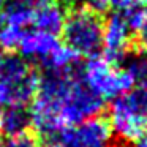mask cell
<instances>
[{
    "label": "cell",
    "mask_w": 147,
    "mask_h": 147,
    "mask_svg": "<svg viewBox=\"0 0 147 147\" xmlns=\"http://www.w3.org/2000/svg\"><path fill=\"white\" fill-rule=\"evenodd\" d=\"M38 76L33 67L19 54L0 52V103L27 106L36 93Z\"/></svg>",
    "instance_id": "obj_1"
},
{
    "label": "cell",
    "mask_w": 147,
    "mask_h": 147,
    "mask_svg": "<svg viewBox=\"0 0 147 147\" xmlns=\"http://www.w3.org/2000/svg\"><path fill=\"white\" fill-rule=\"evenodd\" d=\"M109 127L123 142H134L147 131V87H136L112 100Z\"/></svg>",
    "instance_id": "obj_2"
},
{
    "label": "cell",
    "mask_w": 147,
    "mask_h": 147,
    "mask_svg": "<svg viewBox=\"0 0 147 147\" xmlns=\"http://www.w3.org/2000/svg\"><path fill=\"white\" fill-rule=\"evenodd\" d=\"M103 19L89 8H76L67 14L62 35L65 46L74 54L84 57H96L103 41Z\"/></svg>",
    "instance_id": "obj_3"
},
{
    "label": "cell",
    "mask_w": 147,
    "mask_h": 147,
    "mask_svg": "<svg viewBox=\"0 0 147 147\" xmlns=\"http://www.w3.org/2000/svg\"><path fill=\"white\" fill-rule=\"evenodd\" d=\"M81 78H82L84 84L103 101L114 100L133 90L134 87L127 71L115 68L103 57L90 59L84 67V70L81 71Z\"/></svg>",
    "instance_id": "obj_4"
},
{
    "label": "cell",
    "mask_w": 147,
    "mask_h": 147,
    "mask_svg": "<svg viewBox=\"0 0 147 147\" xmlns=\"http://www.w3.org/2000/svg\"><path fill=\"white\" fill-rule=\"evenodd\" d=\"M103 111V100L96 96L84 84L81 73L73 78L60 103V119L65 127L81 123L84 120L98 117Z\"/></svg>",
    "instance_id": "obj_5"
},
{
    "label": "cell",
    "mask_w": 147,
    "mask_h": 147,
    "mask_svg": "<svg viewBox=\"0 0 147 147\" xmlns=\"http://www.w3.org/2000/svg\"><path fill=\"white\" fill-rule=\"evenodd\" d=\"M57 138L62 147H108L112 141V131L108 120L93 117L65 127Z\"/></svg>",
    "instance_id": "obj_6"
},
{
    "label": "cell",
    "mask_w": 147,
    "mask_h": 147,
    "mask_svg": "<svg viewBox=\"0 0 147 147\" xmlns=\"http://www.w3.org/2000/svg\"><path fill=\"white\" fill-rule=\"evenodd\" d=\"M131 30L127 26L122 14H112L103 24V59L109 63L115 65L127 59V54L131 48Z\"/></svg>",
    "instance_id": "obj_7"
},
{
    "label": "cell",
    "mask_w": 147,
    "mask_h": 147,
    "mask_svg": "<svg viewBox=\"0 0 147 147\" xmlns=\"http://www.w3.org/2000/svg\"><path fill=\"white\" fill-rule=\"evenodd\" d=\"M59 46H60V43H59L57 36L41 32V30H30L22 35L18 49L21 52L19 55L26 60L32 59V60L43 63Z\"/></svg>",
    "instance_id": "obj_8"
},
{
    "label": "cell",
    "mask_w": 147,
    "mask_h": 147,
    "mask_svg": "<svg viewBox=\"0 0 147 147\" xmlns=\"http://www.w3.org/2000/svg\"><path fill=\"white\" fill-rule=\"evenodd\" d=\"M65 18L67 14L63 8L55 0H40L33 13L32 24L35 26V30H41V32L57 36L62 32Z\"/></svg>",
    "instance_id": "obj_9"
},
{
    "label": "cell",
    "mask_w": 147,
    "mask_h": 147,
    "mask_svg": "<svg viewBox=\"0 0 147 147\" xmlns=\"http://www.w3.org/2000/svg\"><path fill=\"white\" fill-rule=\"evenodd\" d=\"M38 3L40 0H11L10 3H5V8L0 13V26L26 32L33 21V13Z\"/></svg>",
    "instance_id": "obj_10"
},
{
    "label": "cell",
    "mask_w": 147,
    "mask_h": 147,
    "mask_svg": "<svg viewBox=\"0 0 147 147\" xmlns=\"http://www.w3.org/2000/svg\"><path fill=\"white\" fill-rule=\"evenodd\" d=\"M32 128L30 111L26 106H7L0 117V131L3 136H18L29 133Z\"/></svg>",
    "instance_id": "obj_11"
},
{
    "label": "cell",
    "mask_w": 147,
    "mask_h": 147,
    "mask_svg": "<svg viewBox=\"0 0 147 147\" xmlns=\"http://www.w3.org/2000/svg\"><path fill=\"white\" fill-rule=\"evenodd\" d=\"M133 81L134 87H147V54L139 52L133 55L125 68Z\"/></svg>",
    "instance_id": "obj_12"
},
{
    "label": "cell",
    "mask_w": 147,
    "mask_h": 147,
    "mask_svg": "<svg viewBox=\"0 0 147 147\" xmlns=\"http://www.w3.org/2000/svg\"><path fill=\"white\" fill-rule=\"evenodd\" d=\"M0 147H40L35 134L24 133L18 136H0Z\"/></svg>",
    "instance_id": "obj_13"
},
{
    "label": "cell",
    "mask_w": 147,
    "mask_h": 147,
    "mask_svg": "<svg viewBox=\"0 0 147 147\" xmlns=\"http://www.w3.org/2000/svg\"><path fill=\"white\" fill-rule=\"evenodd\" d=\"M86 8L100 14L108 8H111V5H109V0H86Z\"/></svg>",
    "instance_id": "obj_14"
},
{
    "label": "cell",
    "mask_w": 147,
    "mask_h": 147,
    "mask_svg": "<svg viewBox=\"0 0 147 147\" xmlns=\"http://www.w3.org/2000/svg\"><path fill=\"white\" fill-rule=\"evenodd\" d=\"M138 45H139L141 52L147 54V22L144 24V27L138 32Z\"/></svg>",
    "instance_id": "obj_15"
},
{
    "label": "cell",
    "mask_w": 147,
    "mask_h": 147,
    "mask_svg": "<svg viewBox=\"0 0 147 147\" xmlns=\"http://www.w3.org/2000/svg\"><path fill=\"white\" fill-rule=\"evenodd\" d=\"M133 147H147V131L133 142Z\"/></svg>",
    "instance_id": "obj_16"
},
{
    "label": "cell",
    "mask_w": 147,
    "mask_h": 147,
    "mask_svg": "<svg viewBox=\"0 0 147 147\" xmlns=\"http://www.w3.org/2000/svg\"><path fill=\"white\" fill-rule=\"evenodd\" d=\"M3 8H5V0H0V13H2Z\"/></svg>",
    "instance_id": "obj_17"
},
{
    "label": "cell",
    "mask_w": 147,
    "mask_h": 147,
    "mask_svg": "<svg viewBox=\"0 0 147 147\" xmlns=\"http://www.w3.org/2000/svg\"><path fill=\"white\" fill-rule=\"evenodd\" d=\"M45 147H62L60 144H48V146H45Z\"/></svg>",
    "instance_id": "obj_18"
},
{
    "label": "cell",
    "mask_w": 147,
    "mask_h": 147,
    "mask_svg": "<svg viewBox=\"0 0 147 147\" xmlns=\"http://www.w3.org/2000/svg\"><path fill=\"white\" fill-rule=\"evenodd\" d=\"M0 106H2V103H0ZM0 117H2V109H0Z\"/></svg>",
    "instance_id": "obj_19"
}]
</instances>
